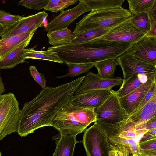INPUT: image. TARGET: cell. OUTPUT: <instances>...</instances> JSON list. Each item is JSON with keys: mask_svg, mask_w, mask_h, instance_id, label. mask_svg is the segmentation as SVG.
<instances>
[{"mask_svg": "<svg viewBox=\"0 0 156 156\" xmlns=\"http://www.w3.org/2000/svg\"><path fill=\"white\" fill-rule=\"evenodd\" d=\"M110 29H91L74 35L69 43L78 44L88 42L102 36Z\"/></svg>", "mask_w": 156, "mask_h": 156, "instance_id": "cell-25", "label": "cell"}, {"mask_svg": "<svg viewBox=\"0 0 156 156\" xmlns=\"http://www.w3.org/2000/svg\"><path fill=\"white\" fill-rule=\"evenodd\" d=\"M116 60L122 69L123 79L139 74L146 75L150 78L156 76V66L139 60L126 52Z\"/></svg>", "mask_w": 156, "mask_h": 156, "instance_id": "cell-8", "label": "cell"}, {"mask_svg": "<svg viewBox=\"0 0 156 156\" xmlns=\"http://www.w3.org/2000/svg\"><path fill=\"white\" fill-rule=\"evenodd\" d=\"M156 137V136L153 135L147 131L142 136L139 141L146 140Z\"/></svg>", "mask_w": 156, "mask_h": 156, "instance_id": "cell-42", "label": "cell"}, {"mask_svg": "<svg viewBox=\"0 0 156 156\" xmlns=\"http://www.w3.org/2000/svg\"><path fill=\"white\" fill-rule=\"evenodd\" d=\"M51 126L58 130L60 135L75 136L85 131L87 128L73 117L66 105L57 113Z\"/></svg>", "mask_w": 156, "mask_h": 156, "instance_id": "cell-10", "label": "cell"}, {"mask_svg": "<svg viewBox=\"0 0 156 156\" xmlns=\"http://www.w3.org/2000/svg\"><path fill=\"white\" fill-rule=\"evenodd\" d=\"M156 116V94L136 113L125 119L131 121L137 126Z\"/></svg>", "mask_w": 156, "mask_h": 156, "instance_id": "cell-17", "label": "cell"}, {"mask_svg": "<svg viewBox=\"0 0 156 156\" xmlns=\"http://www.w3.org/2000/svg\"><path fill=\"white\" fill-rule=\"evenodd\" d=\"M81 142L87 156H110L111 144L107 133L95 122L85 131Z\"/></svg>", "mask_w": 156, "mask_h": 156, "instance_id": "cell-5", "label": "cell"}, {"mask_svg": "<svg viewBox=\"0 0 156 156\" xmlns=\"http://www.w3.org/2000/svg\"><path fill=\"white\" fill-rule=\"evenodd\" d=\"M24 16L19 15H13L4 11L0 10V24L12 27L22 19Z\"/></svg>", "mask_w": 156, "mask_h": 156, "instance_id": "cell-32", "label": "cell"}, {"mask_svg": "<svg viewBox=\"0 0 156 156\" xmlns=\"http://www.w3.org/2000/svg\"><path fill=\"white\" fill-rule=\"evenodd\" d=\"M139 156H156V149L149 151H140Z\"/></svg>", "mask_w": 156, "mask_h": 156, "instance_id": "cell-41", "label": "cell"}, {"mask_svg": "<svg viewBox=\"0 0 156 156\" xmlns=\"http://www.w3.org/2000/svg\"><path fill=\"white\" fill-rule=\"evenodd\" d=\"M129 11L135 15L147 12L156 4V0H128Z\"/></svg>", "mask_w": 156, "mask_h": 156, "instance_id": "cell-27", "label": "cell"}, {"mask_svg": "<svg viewBox=\"0 0 156 156\" xmlns=\"http://www.w3.org/2000/svg\"><path fill=\"white\" fill-rule=\"evenodd\" d=\"M130 18L111 28L99 38L117 42L135 43L138 42L145 37L147 33L136 27L132 23Z\"/></svg>", "mask_w": 156, "mask_h": 156, "instance_id": "cell-7", "label": "cell"}, {"mask_svg": "<svg viewBox=\"0 0 156 156\" xmlns=\"http://www.w3.org/2000/svg\"><path fill=\"white\" fill-rule=\"evenodd\" d=\"M108 138L111 144L120 145L128 149L132 156L139 155L140 148L138 141L126 139L118 136H108Z\"/></svg>", "mask_w": 156, "mask_h": 156, "instance_id": "cell-28", "label": "cell"}, {"mask_svg": "<svg viewBox=\"0 0 156 156\" xmlns=\"http://www.w3.org/2000/svg\"><path fill=\"white\" fill-rule=\"evenodd\" d=\"M111 150L110 151V156H132L129 150L124 147L111 143Z\"/></svg>", "mask_w": 156, "mask_h": 156, "instance_id": "cell-37", "label": "cell"}, {"mask_svg": "<svg viewBox=\"0 0 156 156\" xmlns=\"http://www.w3.org/2000/svg\"><path fill=\"white\" fill-rule=\"evenodd\" d=\"M90 9L94 11L122 7L125 0H83Z\"/></svg>", "mask_w": 156, "mask_h": 156, "instance_id": "cell-26", "label": "cell"}, {"mask_svg": "<svg viewBox=\"0 0 156 156\" xmlns=\"http://www.w3.org/2000/svg\"><path fill=\"white\" fill-rule=\"evenodd\" d=\"M48 43L53 46L69 44L74 37L71 30L68 28L48 32Z\"/></svg>", "mask_w": 156, "mask_h": 156, "instance_id": "cell-23", "label": "cell"}, {"mask_svg": "<svg viewBox=\"0 0 156 156\" xmlns=\"http://www.w3.org/2000/svg\"><path fill=\"white\" fill-rule=\"evenodd\" d=\"M48 16L45 11L24 16L21 20L4 33L1 38L9 37L22 34L36 31L39 27H44V23Z\"/></svg>", "mask_w": 156, "mask_h": 156, "instance_id": "cell-12", "label": "cell"}, {"mask_svg": "<svg viewBox=\"0 0 156 156\" xmlns=\"http://www.w3.org/2000/svg\"><path fill=\"white\" fill-rule=\"evenodd\" d=\"M78 142L76 136L60 135L59 140L56 141V147L52 156H73Z\"/></svg>", "mask_w": 156, "mask_h": 156, "instance_id": "cell-20", "label": "cell"}, {"mask_svg": "<svg viewBox=\"0 0 156 156\" xmlns=\"http://www.w3.org/2000/svg\"><path fill=\"white\" fill-rule=\"evenodd\" d=\"M65 64L68 67V73L63 76H58L57 78L73 77L78 76L86 73L94 66V63H68Z\"/></svg>", "mask_w": 156, "mask_h": 156, "instance_id": "cell-29", "label": "cell"}, {"mask_svg": "<svg viewBox=\"0 0 156 156\" xmlns=\"http://www.w3.org/2000/svg\"><path fill=\"white\" fill-rule=\"evenodd\" d=\"M135 44L107 40L98 38L81 44H68L64 57L66 63H94L109 59H116Z\"/></svg>", "mask_w": 156, "mask_h": 156, "instance_id": "cell-2", "label": "cell"}, {"mask_svg": "<svg viewBox=\"0 0 156 156\" xmlns=\"http://www.w3.org/2000/svg\"><path fill=\"white\" fill-rule=\"evenodd\" d=\"M146 36L154 38H156V23L152 24L150 30L147 33Z\"/></svg>", "mask_w": 156, "mask_h": 156, "instance_id": "cell-40", "label": "cell"}, {"mask_svg": "<svg viewBox=\"0 0 156 156\" xmlns=\"http://www.w3.org/2000/svg\"><path fill=\"white\" fill-rule=\"evenodd\" d=\"M123 79L120 77L103 78L90 71L87 73L74 95L82 94L94 90H110L116 86H121Z\"/></svg>", "mask_w": 156, "mask_h": 156, "instance_id": "cell-11", "label": "cell"}, {"mask_svg": "<svg viewBox=\"0 0 156 156\" xmlns=\"http://www.w3.org/2000/svg\"><path fill=\"white\" fill-rule=\"evenodd\" d=\"M113 90H94L71 98L69 103L81 107L94 109L101 105L108 98Z\"/></svg>", "mask_w": 156, "mask_h": 156, "instance_id": "cell-14", "label": "cell"}, {"mask_svg": "<svg viewBox=\"0 0 156 156\" xmlns=\"http://www.w3.org/2000/svg\"><path fill=\"white\" fill-rule=\"evenodd\" d=\"M13 27H9L0 24V37Z\"/></svg>", "mask_w": 156, "mask_h": 156, "instance_id": "cell-43", "label": "cell"}, {"mask_svg": "<svg viewBox=\"0 0 156 156\" xmlns=\"http://www.w3.org/2000/svg\"><path fill=\"white\" fill-rule=\"evenodd\" d=\"M20 110L13 93L0 94V140L17 132Z\"/></svg>", "mask_w": 156, "mask_h": 156, "instance_id": "cell-4", "label": "cell"}, {"mask_svg": "<svg viewBox=\"0 0 156 156\" xmlns=\"http://www.w3.org/2000/svg\"><path fill=\"white\" fill-rule=\"evenodd\" d=\"M155 81L156 76L149 79L146 83L126 95L119 98L120 104L125 112L126 117L130 115L137 108Z\"/></svg>", "mask_w": 156, "mask_h": 156, "instance_id": "cell-15", "label": "cell"}, {"mask_svg": "<svg viewBox=\"0 0 156 156\" xmlns=\"http://www.w3.org/2000/svg\"><path fill=\"white\" fill-rule=\"evenodd\" d=\"M126 52L142 61L156 66V38L146 36Z\"/></svg>", "mask_w": 156, "mask_h": 156, "instance_id": "cell-13", "label": "cell"}, {"mask_svg": "<svg viewBox=\"0 0 156 156\" xmlns=\"http://www.w3.org/2000/svg\"><path fill=\"white\" fill-rule=\"evenodd\" d=\"M147 13L149 17L151 26L153 23H156V4Z\"/></svg>", "mask_w": 156, "mask_h": 156, "instance_id": "cell-39", "label": "cell"}, {"mask_svg": "<svg viewBox=\"0 0 156 156\" xmlns=\"http://www.w3.org/2000/svg\"><path fill=\"white\" fill-rule=\"evenodd\" d=\"M155 94H156V81L153 83L149 90L137 108L129 116L133 115L137 113Z\"/></svg>", "mask_w": 156, "mask_h": 156, "instance_id": "cell-35", "label": "cell"}, {"mask_svg": "<svg viewBox=\"0 0 156 156\" xmlns=\"http://www.w3.org/2000/svg\"><path fill=\"white\" fill-rule=\"evenodd\" d=\"M78 1V0H49L43 9L45 11L56 13L76 3Z\"/></svg>", "mask_w": 156, "mask_h": 156, "instance_id": "cell-31", "label": "cell"}, {"mask_svg": "<svg viewBox=\"0 0 156 156\" xmlns=\"http://www.w3.org/2000/svg\"><path fill=\"white\" fill-rule=\"evenodd\" d=\"M49 0H22L18 5L22 6L30 9L40 10L46 6Z\"/></svg>", "mask_w": 156, "mask_h": 156, "instance_id": "cell-33", "label": "cell"}, {"mask_svg": "<svg viewBox=\"0 0 156 156\" xmlns=\"http://www.w3.org/2000/svg\"><path fill=\"white\" fill-rule=\"evenodd\" d=\"M132 156H139L138 155H135Z\"/></svg>", "mask_w": 156, "mask_h": 156, "instance_id": "cell-45", "label": "cell"}, {"mask_svg": "<svg viewBox=\"0 0 156 156\" xmlns=\"http://www.w3.org/2000/svg\"><path fill=\"white\" fill-rule=\"evenodd\" d=\"M30 73L35 82L43 89L46 87V81L44 75L39 73L35 66H31L29 67Z\"/></svg>", "mask_w": 156, "mask_h": 156, "instance_id": "cell-34", "label": "cell"}, {"mask_svg": "<svg viewBox=\"0 0 156 156\" xmlns=\"http://www.w3.org/2000/svg\"><path fill=\"white\" fill-rule=\"evenodd\" d=\"M94 111L96 120L104 123L116 124L122 121L126 117L116 91L113 90L103 103L94 109Z\"/></svg>", "mask_w": 156, "mask_h": 156, "instance_id": "cell-6", "label": "cell"}, {"mask_svg": "<svg viewBox=\"0 0 156 156\" xmlns=\"http://www.w3.org/2000/svg\"><path fill=\"white\" fill-rule=\"evenodd\" d=\"M75 7L70 9L63 10L54 18L45 27L48 32L68 28V26L80 16L90 11L83 0Z\"/></svg>", "mask_w": 156, "mask_h": 156, "instance_id": "cell-9", "label": "cell"}, {"mask_svg": "<svg viewBox=\"0 0 156 156\" xmlns=\"http://www.w3.org/2000/svg\"><path fill=\"white\" fill-rule=\"evenodd\" d=\"M140 151H149L156 149V137L147 140L139 141Z\"/></svg>", "mask_w": 156, "mask_h": 156, "instance_id": "cell-38", "label": "cell"}, {"mask_svg": "<svg viewBox=\"0 0 156 156\" xmlns=\"http://www.w3.org/2000/svg\"><path fill=\"white\" fill-rule=\"evenodd\" d=\"M118 63L116 59H109L94 63V66L98 70V75L103 78L114 77L116 67Z\"/></svg>", "mask_w": 156, "mask_h": 156, "instance_id": "cell-24", "label": "cell"}, {"mask_svg": "<svg viewBox=\"0 0 156 156\" xmlns=\"http://www.w3.org/2000/svg\"><path fill=\"white\" fill-rule=\"evenodd\" d=\"M0 156H1V153L0 152Z\"/></svg>", "mask_w": 156, "mask_h": 156, "instance_id": "cell-46", "label": "cell"}, {"mask_svg": "<svg viewBox=\"0 0 156 156\" xmlns=\"http://www.w3.org/2000/svg\"><path fill=\"white\" fill-rule=\"evenodd\" d=\"M84 76L56 87L42 89L20 110L17 132L25 136L37 129L51 126L57 113L69 102L80 85Z\"/></svg>", "mask_w": 156, "mask_h": 156, "instance_id": "cell-1", "label": "cell"}, {"mask_svg": "<svg viewBox=\"0 0 156 156\" xmlns=\"http://www.w3.org/2000/svg\"><path fill=\"white\" fill-rule=\"evenodd\" d=\"M156 128V116L136 127V130L139 134L143 135L148 130Z\"/></svg>", "mask_w": 156, "mask_h": 156, "instance_id": "cell-36", "label": "cell"}, {"mask_svg": "<svg viewBox=\"0 0 156 156\" xmlns=\"http://www.w3.org/2000/svg\"><path fill=\"white\" fill-rule=\"evenodd\" d=\"M66 106L73 117L86 128L97 120L94 109L76 106L69 103Z\"/></svg>", "mask_w": 156, "mask_h": 156, "instance_id": "cell-19", "label": "cell"}, {"mask_svg": "<svg viewBox=\"0 0 156 156\" xmlns=\"http://www.w3.org/2000/svg\"><path fill=\"white\" fill-rule=\"evenodd\" d=\"M23 56L26 59L28 58L46 60L56 62L60 64L64 63L59 56V52L49 49L44 51H38L34 48L24 49Z\"/></svg>", "mask_w": 156, "mask_h": 156, "instance_id": "cell-22", "label": "cell"}, {"mask_svg": "<svg viewBox=\"0 0 156 156\" xmlns=\"http://www.w3.org/2000/svg\"><path fill=\"white\" fill-rule=\"evenodd\" d=\"M35 31L27 32L9 37L0 39V60L25 41L32 38Z\"/></svg>", "mask_w": 156, "mask_h": 156, "instance_id": "cell-18", "label": "cell"}, {"mask_svg": "<svg viewBox=\"0 0 156 156\" xmlns=\"http://www.w3.org/2000/svg\"><path fill=\"white\" fill-rule=\"evenodd\" d=\"M151 78L145 74H139L132 76L126 79H123L120 88L117 91H116L117 95L119 98L126 95L146 83Z\"/></svg>", "mask_w": 156, "mask_h": 156, "instance_id": "cell-21", "label": "cell"}, {"mask_svg": "<svg viewBox=\"0 0 156 156\" xmlns=\"http://www.w3.org/2000/svg\"><path fill=\"white\" fill-rule=\"evenodd\" d=\"M132 15L122 7L91 11L76 24L73 34L94 29L111 28L130 19Z\"/></svg>", "mask_w": 156, "mask_h": 156, "instance_id": "cell-3", "label": "cell"}, {"mask_svg": "<svg viewBox=\"0 0 156 156\" xmlns=\"http://www.w3.org/2000/svg\"><path fill=\"white\" fill-rule=\"evenodd\" d=\"M5 91L4 87V83L2 80L0 72V94H2Z\"/></svg>", "mask_w": 156, "mask_h": 156, "instance_id": "cell-44", "label": "cell"}, {"mask_svg": "<svg viewBox=\"0 0 156 156\" xmlns=\"http://www.w3.org/2000/svg\"><path fill=\"white\" fill-rule=\"evenodd\" d=\"M130 20L134 25L144 32L147 33L150 30L151 21L148 14L146 13L133 15Z\"/></svg>", "mask_w": 156, "mask_h": 156, "instance_id": "cell-30", "label": "cell"}, {"mask_svg": "<svg viewBox=\"0 0 156 156\" xmlns=\"http://www.w3.org/2000/svg\"><path fill=\"white\" fill-rule=\"evenodd\" d=\"M32 38H30L17 47L2 59L0 60V69H9L26 61L23 56L24 50L28 46Z\"/></svg>", "mask_w": 156, "mask_h": 156, "instance_id": "cell-16", "label": "cell"}]
</instances>
